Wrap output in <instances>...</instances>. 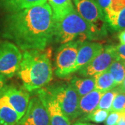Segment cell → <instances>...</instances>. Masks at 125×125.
<instances>
[{"label": "cell", "mask_w": 125, "mask_h": 125, "mask_svg": "<svg viewBox=\"0 0 125 125\" xmlns=\"http://www.w3.org/2000/svg\"><path fill=\"white\" fill-rule=\"evenodd\" d=\"M113 76L117 86L120 85L125 77V67L124 61L116 58L112 62L108 70Z\"/></svg>", "instance_id": "cell-20"}, {"label": "cell", "mask_w": 125, "mask_h": 125, "mask_svg": "<svg viewBox=\"0 0 125 125\" xmlns=\"http://www.w3.org/2000/svg\"><path fill=\"white\" fill-rule=\"evenodd\" d=\"M46 2L47 0H0V9L6 13H13Z\"/></svg>", "instance_id": "cell-14"}, {"label": "cell", "mask_w": 125, "mask_h": 125, "mask_svg": "<svg viewBox=\"0 0 125 125\" xmlns=\"http://www.w3.org/2000/svg\"><path fill=\"white\" fill-rule=\"evenodd\" d=\"M5 85H6V77L0 74V96H1V92L5 87Z\"/></svg>", "instance_id": "cell-28"}, {"label": "cell", "mask_w": 125, "mask_h": 125, "mask_svg": "<svg viewBox=\"0 0 125 125\" xmlns=\"http://www.w3.org/2000/svg\"><path fill=\"white\" fill-rule=\"evenodd\" d=\"M125 8V0H111L107 9L104 10L106 22L109 26L117 13Z\"/></svg>", "instance_id": "cell-19"}, {"label": "cell", "mask_w": 125, "mask_h": 125, "mask_svg": "<svg viewBox=\"0 0 125 125\" xmlns=\"http://www.w3.org/2000/svg\"><path fill=\"white\" fill-rule=\"evenodd\" d=\"M1 94L6 97L10 106L22 118L29 103L30 94L29 92L25 89H20L15 86L5 85Z\"/></svg>", "instance_id": "cell-12"}, {"label": "cell", "mask_w": 125, "mask_h": 125, "mask_svg": "<svg viewBox=\"0 0 125 125\" xmlns=\"http://www.w3.org/2000/svg\"><path fill=\"white\" fill-rule=\"evenodd\" d=\"M76 10L91 26L97 29L104 37L107 36V28L104 13L96 0H73Z\"/></svg>", "instance_id": "cell-5"}, {"label": "cell", "mask_w": 125, "mask_h": 125, "mask_svg": "<svg viewBox=\"0 0 125 125\" xmlns=\"http://www.w3.org/2000/svg\"><path fill=\"white\" fill-rule=\"evenodd\" d=\"M94 77L95 79V89L102 93H105L117 87L114 79L108 70L99 73L94 75Z\"/></svg>", "instance_id": "cell-18"}, {"label": "cell", "mask_w": 125, "mask_h": 125, "mask_svg": "<svg viewBox=\"0 0 125 125\" xmlns=\"http://www.w3.org/2000/svg\"><path fill=\"white\" fill-rule=\"evenodd\" d=\"M21 117L10 106L6 97L0 96V125H16Z\"/></svg>", "instance_id": "cell-15"}, {"label": "cell", "mask_w": 125, "mask_h": 125, "mask_svg": "<svg viewBox=\"0 0 125 125\" xmlns=\"http://www.w3.org/2000/svg\"><path fill=\"white\" fill-rule=\"evenodd\" d=\"M55 18L49 4L9 13L4 20L2 36L23 51L44 50L54 40Z\"/></svg>", "instance_id": "cell-1"}, {"label": "cell", "mask_w": 125, "mask_h": 125, "mask_svg": "<svg viewBox=\"0 0 125 125\" xmlns=\"http://www.w3.org/2000/svg\"></svg>", "instance_id": "cell-34"}, {"label": "cell", "mask_w": 125, "mask_h": 125, "mask_svg": "<svg viewBox=\"0 0 125 125\" xmlns=\"http://www.w3.org/2000/svg\"><path fill=\"white\" fill-rule=\"evenodd\" d=\"M22 54L18 47L9 41L0 42V74L11 78L18 72Z\"/></svg>", "instance_id": "cell-6"}, {"label": "cell", "mask_w": 125, "mask_h": 125, "mask_svg": "<svg viewBox=\"0 0 125 125\" xmlns=\"http://www.w3.org/2000/svg\"><path fill=\"white\" fill-rule=\"evenodd\" d=\"M124 65H125V61H124Z\"/></svg>", "instance_id": "cell-33"}, {"label": "cell", "mask_w": 125, "mask_h": 125, "mask_svg": "<svg viewBox=\"0 0 125 125\" xmlns=\"http://www.w3.org/2000/svg\"><path fill=\"white\" fill-rule=\"evenodd\" d=\"M117 88H118V89H119V91H120V92H122V93H125V77L120 85H117Z\"/></svg>", "instance_id": "cell-30"}, {"label": "cell", "mask_w": 125, "mask_h": 125, "mask_svg": "<svg viewBox=\"0 0 125 125\" xmlns=\"http://www.w3.org/2000/svg\"><path fill=\"white\" fill-rule=\"evenodd\" d=\"M97 2L104 12V10H105L107 9V7L111 2V0H97Z\"/></svg>", "instance_id": "cell-27"}, {"label": "cell", "mask_w": 125, "mask_h": 125, "mask_svg": "<svg viewBox=\"0 0 125 125\" xmlns=\"http://www.w3.org/2000/svg\"><path fill=\"white\" fill-rule=\"evenodd\" d=\"M46 89L57 100L61 110L70 121L74 120L79 117L80 97L70 83H57Z\"/></svg>", "instance_id": "cell-4"}, {"label": "cell", "mask_w": 125, "mask_h": 125, "mask_svg": "<svg viewBox=\"0 0 125 125\" xmlns=\"http://www.w3.org/2000/svg\"><path fill=\"white\" fill-rule=\"evenodd\" d=\"M108 27L115 31L125 30V8L117 13L113 22Z\"/></svg>", "instance_id": "cell-23"}, {"label": "cell", "mask_w": 125, "mask_h": 125, "mask_svg": "<svg viewBox=\"0 0 125 125\" xmlns=\"http://www.w3.org/2000/svg\"><path fill=\"white\" fill-rule=\"evenodd\" d=\"M118 38L120 42V44H125V30L121 31L118 34Z\"/></svg>", "instance_id": "cell-29"}, {"label": "cell", "mask_w": 125, "mask_h": 125, "mask_svg": "<svg viewBox=\"0 0 125 125\" xmlns=\"http://www.w3.org/2000/svg\"><path fill=\"white\" fill-rule=\"evenodd\" d=\"M83 42L81 40H74L62 44L56 52L55 61V74L60 78H65L67 72L74 65L79 46Z\"/></svg>", "instance_id": "cell-7"}, {"label": "cell", "mask_w": 125, "mask_h": 125, "mask_svg": "<svg viewBox=\"0 0 125 125\" xmlns=\"http://www.w3.org/2000/svg\"><path fill=\"white\" fill-rule=\"evenodd\" d=\"M73 125H91L90 124H87V123H83V122H75Z\"/></svg>", "instance_id": "cell-32"}, {"label": "cell", "mask_w": 125, "mask_h": 125, "mask_svg": "<svg viewBox=\"0 0 125 125\" xmlns=\"http://www.w3.org/2000/svg\"><path fill=\"white\" fill-rule=\"evenodd\" d=\"M117 58L125 61V44H120L115 46Z\"/></svg>", "instance_id": "cell-26"}, {"label": "cell", "mask_w": 125, "mask_h": 125, "mask_svg": "<svg viewBox=\"0 0 125 125\" xmlns=\"http://www.w3.org/2000/svg\"><path fill=\"white\" fill-rule=\"evenodd\" d=\"M104 36L88 23L75 9L58 20H55L54 41L65 44L74 40H98Z\"/></svg>", "instance_id": "cell-3"}, {"label": "cell", "mask_w": 125, "mask_h": 125, "mask_svg": "<svg viewBox=\"0 0 125 125\" xmlns=\"http://www.w3.org/2000/svg\"><path fill=\"white\" fill-rule=\"evenodd\" d=\"M103 93H104L98 90L94 89L81 97L79 103V117L85 116L97 109Z\"/></svg>", "instance_id": "cell-13"}, {"label": "cell", "mask_w": 125, "mask_h": 125, "mask_svg": "<svg viewBox=\"0 0 125 125\" xmlns=\"http://www.w3.org/2000/svg\"><path fill=\"white\" fill-rule=\"evenodd\" d=\"M16 125H51L47 111L38 96L31 99L24 115Z\"/></svg>", "instance_id": "cell-9"}, {"label": "cell", "mask_w": 125, "mask_h": 125, "mask_svg": "<svg viewBox=\"0 0 125 125\" xmlns=\"http://www.w3.org/2000/svg\"><path fill=\"white\" fill-rule=\"evenodd\" d=\"M70 84L75 89L80 98L95 89V79L94 76L79 77L75 76L71 79Z\"/></svg>", "instance_id": "cell-16"}, {"label": "cell", "mask_w": 125, "mask_h": 125, "mask_svg": "<svg viewBox=\"0 0 125 125\" xmlns=\"http://www.w3.org/2000/svg\"><path fill=\"white\" fill-rule=\"evenodd\" d=\"M109 112L110 111H106V110L97 108L94 111L89 113L88 115L80 117V121L81 122L90 121V122H93L95 123H102L106 120L108 115L109 114Z\"/></svg>", "instance_id": "cell-22"}, {"label": "cell", "mask_w": 125, "mask_h": 125, "mask_svg": "<svg viewBox=\"0 0 125 125\" xmlns=\"http://www.w3.org/2000/svg\"><path fill=\"white\" fill-rule=\"evenodd\" d=\"M120 91L117 88V86L113 89L110 90L108 91H106L104 93L100 99V101L99 102L98 106L97 108L106 110L108 111H111L112 104L114 100V99Z\"/></svg>", "instance_id": "cell-21"}, {"label": "cell", "mask_w": 125, "mask_h": 125, "mask_svg": "<svg viewBox=\"0 0 125 125\" xmlns=\"http://www.w3.org/2000/svg\"><path fill=\"white\" fill-rule=\"evenodd\" d=\"M51 56L49 49L24 51L17 74L28 92L42 88L52 80Z\"/></svg>", "instance_id": "cell-2"}, {"label": "cell", "mask_w": 125, "mask_h": 125, "mask_svg": "<svg viewBox=\"0 0 125 125\" xmlns=\"http://www.w3.org/2000/svg\"><path fill=\"white\" fill-rule=\"evenodd\" d=\"M117 58L115 45H107L103 51L85 67L77 72L83 77L94 76L99 73L106 71L112 62Z\"/></svg>", "instance_id": "cell-8"}, {"label": "cell", "mask_w": 125, "mask_h": 125, "mask_svg": "<svg viewBox=\"0 0 125 125\" xmlns=\"http://www.w3.org/2000/svg\"><path fill=\"white\" fill-rule=\"evenodd\" d=\"M111 111L125 113V93L119 92L112 104Z\"/></svg>", "instance_id": "cell-24"}, {"label": "cell", "mask_w": 125, "mask_h": 125, "mask_svg": "<svg viewBox=\"0 0 125 125\" xmlns=\"http://www.w3.org/2000/svg\"><path fill=\"white\" fill-rule=\"evenodd\" d=\"M102 43L97 42L83 41L81 42L78 50L76 61L74 65L67 72V76L78 72L81 68L85 67L90 62H91L98 54L104 49Z\"/></svg>", "instance_id": "cell-11"}, {"label": "cell", "mask_w": 125, "mask_h": 125, "mask_svg": "<svg viewBox=\"0 0 125 125\" xmlns=\"http://www.w3.org/2000/svg\"><path fill=\"white\" fill-rule=\"evenodd\" d=\"M122 116V113L111 111L105 120V125H117Z\"/></svg>", "instance_id": "cell-25"}, {"label": "cell", "mask_w": 125, "mask_h": 125, "mask_svg": "<svg viewBox=\"0 0 125 125\" xmlns=\"http://www.w3.org/2000/svg\"><path fill=\"white\" fill-rule=\"evenodd\" d=\"M117 125H125V113H122V116Z\"/></svg>", "instance_id": "cell-31"}, {"label": "cell", "mask_w": 125, "mask_h": 125, "mask_svg": "<svg viewBox=\"0 0 125 125\" xmlns=\"http://www.w3.org/2000/svg\"><path fill=\"white\" fill-rule=\"evenodd\" d=\"M48 1L55 20L62 18L74 9L72 0H48Z\"/></svg>", "instance_id": "cell-17"}, {"label": "cell", "mask_w": 125, "mask_h": 125, "mask_svg": "<svg viewBox=\"0 0 125 125\" xmlns=\"http://www.w3.org/2000/svg\"><path fill=\"white\" fill-rule=\"evenodd\" d=\"M37 96L45 105L49 115L51 125H71L70 121L64 114L57 100L46 88L36 90Z\"/></svg>", "instance_id": "cell-10"}]
</instances>
